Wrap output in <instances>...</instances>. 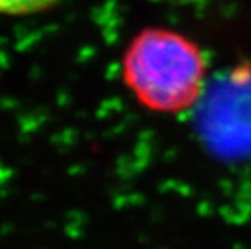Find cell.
<instances>
[{
	"label": "cell",
	"instance_id": "cell-1",
	"mask_svg": "<svg viewBox=\"0 0 251 249\" xmlns=\"http://www.w3.org/2000/svg\"><path fill=\"white\" fill-rule=\"evenodd\" d=\"M124 81L149 110L175 113L200 97L206 63L195 42L169 29L141 31L124 55Z\"/></svg>",
	"mask_w": 251,
	"mask_h": 249
},
{
	"label": "cell",
	"instance_id": "cell-2",
	"mask_svg": "<svg viewBox=\"0 0 251 249\" xmlns=\"http://www.w3.org/2000/svg\"><path fill=\"white\" fill-rule=\"evenodd\" d=\"M60 0H0V17H25L44 12Z\"/></svg>",
	"mask_w": 251,
	"mask_h": 249
}]
</instances>
